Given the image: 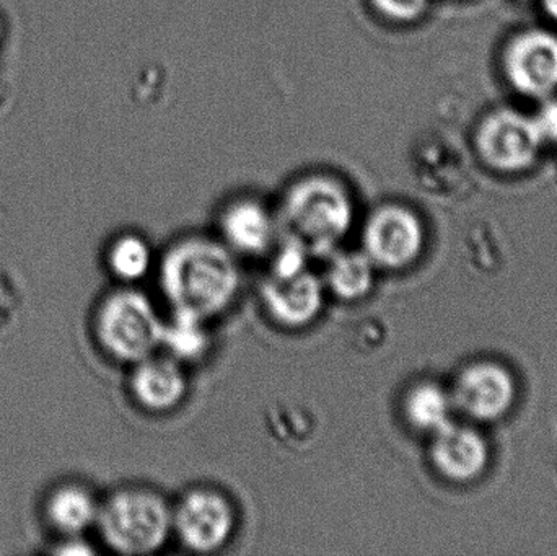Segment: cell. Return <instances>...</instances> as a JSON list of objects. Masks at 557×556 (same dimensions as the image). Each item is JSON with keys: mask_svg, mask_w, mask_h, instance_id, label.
<instances>
[{"mask_svg": "<svg viewBox=\"0 0 557 556\" xmlns=\"http://www.w3.org/2000/svg\"><path fill=\"white\" fill-rule=\"evenodd\" d=\"M160 289L173 312L208 323L237 299L242 276L235 254L206 237H186L163 254Z\"/></svg>", "mask_w": 557, "mask_h": 556, "instance_id": "cell-1", "label": "cell"}, {"mask_svg": "<svg viewBox=\"0 0 557 556\" xmlns=\"http://www.w3.org/2000/svg\"><path fill=\"white\" fill-rule=\"evenodd\" d=\"M274 214L282 235L301 242L311 257L326 258L352 231L357 205L346 180L313 170L285 186Z\"/></svg>", "mask_w": 557, "mask_h": 556, "instance_id": "cell-2", "label": "cell"}, {"mask_svg": "<svg viewBox=\"0 0 557 556\" xmlns=\"http://www.w3.org/2000/svg\"><path fill=\"white\" fill-rule=\"evenodd\" d=\"M97 526L104 544L116 554L152 555L172 538L173 508L152 490H117L100 505Z\"/></svg>", "mask_w": 557, "mask_h": 556, "instance_id": "cell-3", "label": "cell"}, {"mask_svg": "<svg viewBox=\"0 0 557 556\" xmlns=\"http://www.w3.org/2000/svg\"><path fill=\"white\" fill-rule=\"evenodd\" d=\"M165 322L152 300L133 287L108 294L95 313L101 349L121 365H137L162 346Z\"/></svg>", "mask_w": 557, "mask_h": 556, "instance_id": "cell-4", "label": "cell"}, {"mask_svg": "<svg viewBox=\"0 0 557 556\" xmlns=\"http://www.w3.org/2000/svg\"><path fill=\"white\" fill-rule=\"evenodd\" d=\"M543 146L545 143L533 116L512 107L491 110L474 131V149L481 162L504 175L532 169Z\"/></svg>", "mask_w": 557, "mask_h": 556, "instance_id": "cell-5", "label": "cell"}, {"mask_svg": "<svg viewBox=\"0 0 557 556\" xmlns=\"http://www.w3.org/2000/svg\"><path fill=\"white\" fill-rule=\"evenodd\" d=\"M424 244L422 219L401 202L376 206L363 224L362 250L376 270H406L421 258Z\"/></svg>", "mask_w": 557, "mask_h": 556, "instance_id": "cell-6", "label": "cell"}, {"mask_svg": "<svg viewBox=\"0 0 557 556\" xmlns=\"http://www.w3.org/2000/svg\"><path fill=\"white\" fill-rule=\"evenodd\" d=\"M504 77L510 88L530 100L557 94V35L552 29L525 28L510 36L503 49Z\"/></svg>", "mask_w": 557, "mask_h": 556, "instance_id": "cell-7", "label": "cell"}, {"mask_svg": "<svg viewBox=\"0 0 557 556\" xmlns=\"http://www.w3.org/2000/svg\"><path fill=\"white\" fill-rule=\"evenodd\" d=\"M237 521L231 499L214 489L189 490L173 508V534L195 554L224 548L234 538Z\"/></svg>", "mask_w": 557, "mask_h": 556, "instance_id": "cell-8", "label": "cell"}, {"mask_svg": "<svg viewBox=\"0 0 557 556\" xmlns=\"http://www.w3.org/2000/svg\"><path fill=\"white\" fill-rule=\"evenodd\" d=\"M326 287L323 280L305 270L287 280L268 276L260 286V299L267 316L277 326L300 330L320 317Z\"/></svg>", "mask_w": 557, "mask_h": 556, "instance_id": "cell-9", "label": "cell"}, {"mask_svg": "<svg viewBox=\"0 0 557 556\" xmlns=\"http://www.w3.org/2000/svg\"><path fill=\"white\" fill-rule=\"evenodd\" d=\"M516 400V382L496 362H476L465 369L455 382L451 401L468 417L493 421L504 417Z\"/></svg>", "mask_w": 557, "mask_h": 556, "instance_id": "cell-10", "label": "cell"}, {"mask_svg": "<svg viewBox=\"0 0 557 556\" xmlns=\"http://www.w3.org/2000/svg\"><path fill=\"white\" fill-rule=\"evenodd\" d=\"M219 231L232 254L261 257L273 248L278 227L276 214L267 202L240 196L222 208Z\"/></svg>", "mask_w": 557, "mask_h": 556, "instance_id": "cell-11", "label": "cell"}, {"mask_svg": "<svg viewBox=\"0 0 557 556\" xmlns=\"http://www.w3.org/2000/svg\"><path fill=\"white\" fill-rule=\"evenodd\" d=\"M131 395L143 410L165 415L176 410L188 394V379L182 362L156 355L134 365L129 381Z\"/></svg>", "mask_w": 557, "mask_h": 556, "instance_id": "cell-12", "label": "cell"}, {"mask_svg": "<svg viewBox=\"0 0 557 556\" xmlns=\"http://www.w3.org/2000/svg\"><path fill=\"white\" fill-rule=\"evenodd\" d=\"M432 436V466L445 479L451 482H470L486 469L490 453L478 431L458 427L450 421Z\"/></svg>", "mask_w": 557, "mask_h": 556, "instance_id": "cell-13", "label": "cell"}, {"mask_svg": "<svg viewBox=\"0 0 557 556\" xmlns=\"http://www.w3.org/2000/svg\"><path fill=\"white\" fill-rule=\"evenodd\" d=\"M326 258L323 283L336 299L350 304L369 297L379 270L363 250H334Z\"/></svg>", "mask_w": 557, "mask_h": 556, "instance_id": "cell-14", "label": "cell"}, {"mask_svg": "<svg viewBox=\"0 0 557 556\" xmlns=\"http://www.w3.org/2000/svg\"><path fill=\"white\" fill-rule=\"evenodd\" d=\"M100 503L81 485H64L49 496L46 516L55 531L77 538L97 526Z\"/></svg>", "mask_w": 557, "mask_h": 556, "instance_id": "cell-15", "label": "cell"}, {"mask_svg": "<svg viewBox=\"0 0 557 556\" xmlns=\"http://www.w3.org/2000/svg\"><path fill=\"white\" fill-rule=\"evenodd\" d=\"M450 395L434 382L422 381L412 385L403 398L406 423L419 433L435 434L450 423Z\"/></svg>", "mask_w": 557, "mask_h": 556, "instance_id": "cell-16", "label": "cell"}, {"mask_svg": "<svg viewBox=\"0 0 557 556\" xmlns=\"http://www.w3.org/2000/svg\"><path fill=\"white\" fill-rule=\"evenodd\" d=\"M162 346L169 348L176 361H199L211 346L206 322L186 313L172 312V319L165 322L163 329Z\"/></svg>", "mask_w": 557, "mask_h": 556, "instance_id": "cell-17", "label": "cell"}, {"mask_svg": "<svg viewBox=\"0 0 557 556\" xmlns=\"http://www.w3.org/2000/svg\"><path fill=\"white\" fill-rule=\"evenodd\" d=\"M268 430L277 443L304 449L317 437V417L301 405H273L267 413Z\"/></svg>", "mask_w": 557, "mask_h": 556, "instance_id": "cell-18", "label": "cell"}, {"mask_svg": "<svg viewBox=\"0 0 557 556\" xmlns=\"http://www.w3.org/2000/svg\"><path fill=\"white\" fill-rule=\"evenodd\" d=\"M107 263L110 273L121 283H137L152 268V250L139 235L124 234L108 248Z\"/></svg>", "mask_w": 557, "mask_h": 556, "instance_id": "cell-19", "label": "cell"}, {"mask_svg": "<svg viewBox=\"0 0 557 556\" xmlns=\"http://www.w3.org/2000/svg\"><path fill=\"white\" fill-rule=\"evenodd\" d=\"M310 257V251L301 242L282 235V242L271 261L270 276L281 277V280L297 276L308 270Z\"/></svg>", "mask_w": 557, "mask_h": 556, "instance_id": "cell-20", "label": "cell"}, {"mask_svg": "<svg viewBox=\"0 0 557 556\" xmlns=\"http://www.w3.org/2000/svg\"><path fill=\"white\" fill-rule=\"evenodd\" d=\"M23 309V293L9 271L0 268V338L9 335L18 322Z\"/></svg>", "mask_w": 557, "mask_h": 556, "instance_id": "cell-21", "label": "cell"}, {"mask_svg": "<svg viewBox=\"0 0 557 556\" xmlns=\"http://www.w3.org/2000/svg\"><path fill=\"white\" fill-rule=\"evenodd\" d=\"M372 5L392 22L409 23L428 12L429 0H372Z\"/></svg>", "mask_w": 557, "mask_h": 556, "instance_id": "cell-22", "label": "cell"}, {"mask_svg": "<svg viewBox=\"0 0 557 556\" xmlns=\"http://www.w3.org/2000/svg\"><path fill=\"white\" fill-rule=\"evenodd\" d=\"M540 134H542L543 143L557 144V98L549 97L542 100V107L533 114Z\"/></svg>", "mask_w": 557, "mask_h": 556, "instance_id": "cell-23", "label": "cell"}, {"mask_svg": "<svg viewBox=\"0 0 557 556\" xmlns=\"http://www.w3.org/2000/svg\"><path fill=\"white\" fill-rule=\"evenodd\" d=\"M382 323L376 322V320H370L357 333V346L367 353L376 351L379 346H382Z\"/></svg>", "mask_w": 557, "mask_h": 556, "instance_id": "cell-24", "label": "cell"}, {"mask_svg": "<svg viewBox=\"0 0 557 556\" xmlns=\"http://www.w3.org/2000/svg\"><path fill=\"white\" fill-rule=\"evenodd\" d=\"M542 3L543 12L557 25V0H539Z\"/></svg>", "mask_w": 557, "mask_h": 556, "instance_id": "cell-25", "label": "cell"}, {"mask_svg": "<svg viewBox=\"0 0 557 556\" xmlns=\"http://www.w3.org/2000/svg\"><path fill=\"white\" fill-rule=\"evenodd\" d=\"M516 2H519V3H529V2H533V0H516Z\"/></svg>", "mask_w": 557, "mask_h": 556, "instance_id": "cell-26", "label": "cell"}]
</instances>
